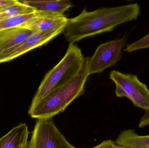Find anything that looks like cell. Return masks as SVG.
I'll list each match as a JSON object with an SVG mask.
<instances>
[{
    "instance_id": "obj_18",
    "label": "cell",
    "mask_w": 149,
    "mask_h": 148,
    "mask_svg": "<svg viewBox=\"0 0 149 148\" xmlns=\"http://www.w3.org/2000/svg\"><path fill=\"white\" fill-rule=\"evenodd\" d=\"M17 1V0H0V10L15 3Z\"/></svg>"
},
{
    "instance_id": "obj_6",
    "label": "cell",
    "mask_w": 149,
    "mask_h": 148,
    "mask_svg": "<svg viewBox=\"0 0 149 148\" xmlns=\"http://www.w3.org/2000/svg\"><path fill=\"white\" fill-rule=\"evenodd\" d=\"M127 38L124 36L98 46L92 57L88 58V76L102 73L116 64L121 58Z\"/></svg>"
},
{
    "instance_id": "obj_3",
    "label": "cell",
    "mask_w": 149,
    "mask_h": 148,
    "mask_svg": "<svg viewBox=\"0 0 149 148\" xmlns=\"http://www.w3.org/2000/svg\"><path fill=\"white\" fill-rule=\"evenodd\" d=\"M84 60L80 49L74 43H69L64 57L45 76L30 106L36 105L49 93L73 79L80 70Z\"/></svg>"
},
{
    "instance_id": "obj_7",
    "label": "cell",
    "mask_w": 149,
    "mask_h": 148,
    "mask_svg": "<svg viewBox=\"0 0 149 148\" xmlns=\"http://www.w3.org/2000/svg\"><path fill=\"white\" fill-rule=\"evenodd\" d=\"M65 28L35 32L20 44L0 52V63L12 61L32 50L47 44L63 32Z\"/></svg>"
},
{
    "instance_id": "obj_5",
    "label": "cell",
    "mask_w": 149,
    "mask_h": 148,
    "mask_svg": "<svg viewBox=\"0 0 149 148\" xmlns=\"http://www.w3.org/2000/svg\"><path fill=\"white\" fill-rule=\"evenodd\" d=\"M27 148H77L66 140L51 117L38 119Z\"/></svg>"
},
{
    "instance_id": "obj_13",
    "label": "cell",
    "mask_w": 149,
    "mask_h": 148,
    "mask_svg": "<svg viewBox=\"0 0 149 148\" xmlns=\"http://www.w3.org/2000/svg\"><path fill=\"white\" fill-rule=\"evenodd\" d=\"M47 15L60 16L37 10L36 12L30 14L15 16L1 20L0 21V31L7 29L19 27L26 22L32 19L39 17Z\"/></svg>"
},
{
    "instance_id": "obj_12",
    "label": "cell",
    "mask_w": 149,
    "mask_h": 148,
    "mask_svg": "<svg viewBox=\"0 0 149 148\" xmlns=\"http://www.w3.org/2000/svg\"><path fill=\"white\" fill-rule=\"evenodd\" d=\"M115 142L122 147L149 148V135H139L134 129H126L121 132Z\"/></svg>"
},
{
    "instance_id": "obj_16",
    "label": "cell",
    "mask_w": 149,
    "mask_h": 148,
    "mask_svg": "<svg viewBox=\"0 0 149 148\" xmlns=\"http://www.w3.org/2000/svg\"><path fill=\"white\" fill-rule=\"evenodd\" d=\"M92 148H126L119 147L112 140H107Z\"/></svg>"
},
{
    "instance_id": "obj_17",
    "label": "cell",
    "mask_w": 149,
    "mask_h": 148,
    "mask_svg": "<svg viewBox=\"0 0 149 148\" xmlns=\"http://www.w3.org/2000/svg\"><path fill=\"white\" fill-rule=\"evenodd\" d=\"M148 126H149V111H146L145 114L141 118L139 127L143 128Z\"/></svg>"
},
{
    "instance_id": "obj_11",
    "label": "cell",
    "mask_w": 149,
    "mask_h": 148,
    "mask_svg": "<svg viewBox=\"0 0 149 148\" xmlns=\"http://www.w3.org/2000/svg\"><path fill=\"white\" fill-rule=\"evenodd\" d=\"M24 3L31 6L36 10L47 13L64 15L65 11L72 7L70 1L68 0L56 1H22Z\"/></svg>"
},
{
    "instance_id": "obj_10",
    "label": "cell",
    "mask_w": 149,
    "mask_h": 148,
    "mask_svg": "<svg viewBox=\"0 0 149 148\" xmlns=\"http://www.w3.org/2000/svg\"><path fill=\"white\" fill-rule=\"evenodd\" d=\"M34 32L21 27H15L0 31V52L22 43Z\"/></svg>"
},
{
    "instance_id": "obj_8",
    "label": "cell",
    "mask_w": 149,
    "mask_h": 148,
    "mask_svg": "<svg viewBox=\"0 0 149 148\" xmlns=\"http://www.w3.org/2000/svg\"><path fill=\"white\" fill-rule=\"evenodd\" d=\"M69 21L65 15L44 16L26 22L18 27L27 29L34 33L42 32L65 28Z\"/></svg>"
},
{
    "instance_id": "obj_4",
    "label": "cell",
    "mask_w": 149,
    "mask_h": 148,
    "mask_svg": "<svg viewBox=\"0 0 149 148\" xmlns=\"http://www.w3.org/2000/svg\"><path fill=\"white\" fill-rule=\"evenodd\" d=\"M109 78L116 85L115 94L118 97L129 99L136 107L149 111V90L147 85L137 76L113 70Z\"/></svg>"
},
{
    "instance_id": "obj_2",
    "label": "cell",
    "mask_w": 149,
    "mask_h": 148,
    "mask_svg": "<svg viewBox=\"0 0 149 148\" xmlns=\"http://www.w3.org/2000/svg\"><path fill=\"white\" fill-rule=\"evenodd\" d=\"M89 57H85L78 74L68 83L49 93L36 105L30 106L29 114L32 118H53L63 113L76 98L85 92L88 77Z\"/></svg>"
},
{
    "instance_id": "obj_9",
    "label": "cell",
    "mask_w": 149,
    "mask_h": 148,
    "mask_svg": "<svg viewBox=\"0 0 149 148\" xmlns=\"http://www.w3.org/2000/svg\"><path fill=\"white\" fill-rule=\"evenodd\" d=\"M29 134L27 125L21 123L0 138V148H27Z\"/></svg>"
},
{
    "instance_id": "obj_15",
    "label": "cell",
    "mask_w": 149,
    "mask_h": 148,
    "mask_svg": "<svg viewBox=\"0 0 149 148\" xmlns=\"http://www.w3.org/2000/svg\"><path fill=\"white\" fill-rule=\"evenodd\" d=\"M149 48V33L138 41L127 46L125 51L129 53Z\"/></svg>"
},
{
    "instance_id": "obj_1",
    "label": "cell",
    "mask_w": 149,
    "mask_h": 148,
    "mask_svg": "<svg viewBox=\"0 0 149 148\" xmlns=\"http://www.w3.org/2000/svg\"><path fill=\"white\" fill-rule=\"evenodd\" d=\"M140 11L137 3L92 11L84 8L79 15L69 19L63 32L65 38L70 43H74L86 37L110 32L120 24L136 20Z\"/></svg>"
},
{
    "instance_id": "obj_14",
    "label": "cell",
    "mask_w": 149,
    "mask_h": 148,
    "mask_svg": "<svg viewBox=\"0 0 149 148\" xmlns=\"http://www.w3.org/2000/svg\"><path fill=\"white\" fill-rule=\"evenodd\" d=\"M36 10L21 1L0 10V21L12 17L26 14L36 12Z\"/></svg>"
}]
</instances>
